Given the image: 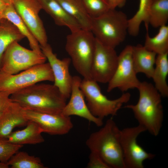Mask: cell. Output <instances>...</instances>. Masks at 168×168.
Here are the masks:
<instances>
[{
	"instance_id": "6da1fadb",
	"label": "cell",
	"mask_w": 168,
	"mask_h": 168,
	"mask_svg": "<svg viewBox=\"0 0 168 168\" xmlns=\"http://www.w3.org/2000/svg\"><path fill=\"white\" fill-rule=\"evenodd\" d=\"M10 98L23 109L52 114L61 113L67 100L54 84L38 83L12 94Z\"/></svg>"
},
{
	"instance_id": "7a4b0ae2",
	"label": "cell",
	"mask_w": 168,
	"mask_h": 168,
	"mask_svg": "<svg viewBox=\"0 0 168 168\" xmlns=\"http://www.w3.org/2000/svg\"><path fill=\"white\" fill-rule=\"evenodd\" d=\"M137 89L139 97L137 103L127 105L124 108L131 110L138 124L151 135L157 136L164 119L162 97L154 85L146 81L140 82Z\"/></svg>"
},
{
	"instance_id": "3957f363",
	"label": "cell",
	"mask_w": 168,
	"mask_h": 168,
	"mask_svg": "<svg viewBox=\"0 0 168 168\" xmlns=\"http://www.w3.org/2000/svg\"><path fill=\"white\" fill-rule=\"evenodd\" d=\"M120 129L113 119H108L86 142L91 152L97 154L110 168H125L119 139Z\"/></svg>"
},
{
	"instance_id": "277c9868",
	"label": "cell",
	"mask_w": 168,
	"mask_h": 168,
	"mask_svg": "<svg viewBox=\"0 0 168 168\" xmlns=\"http://www.w3.org/2000/svg\"><path fill=\"white\" fill-rule=\"evenodd\" d=\"M128 20L123 12L109 9L100 16L92 17L91 31L101 43L115 48L126 38Z\"/></svg>"
},
{
	"instance_id": "5b68a950",
	"label": "cell",
	"mask_w": 168,
	"mask_h": 168,
	"mask_svg": "<svg viewBox=\"0 0 168 168\" xmlns=\"http://www.w3.org/2000/svg\"><path fill=\"white\" fill-rule=\"evenodd\" d=\"M96 41V38L91 31L82 29L71 32L67 36L66 50L75 68L83 78L92 79L91 68Z\"/></svg>"
},
{
	"instance_id": "8992f818",
	"label": "cell",
	"mask_w": 168,
	"mask_h": 168,
	"mask_svg": "<svg viewBox=\"0 0 168 168\" xmlns=\"http://www.w3.org/2000/svg\"><path fill=\"white\" fill-rule=\"evenodd\" d=\"M80 86L90 111L102 120L108 116L117 115L123 105L128 102L131 97L130 93L126 92L117 99H109L102 93L97 82L92 79L83 78Z\"/></svg>"
},
{
	"instance_id": "52a82bcc",
	"label": "cell",
	"mask_w": 168,
	"mask_h": 168,
	"mask_svg": "<svg viewBox=\"0 0 168 168\" xmlns=\"http://www.w3.org/2000/svg\"><path fill=\"white\" fill-rule=\"evenodd\" d=\"M43 81H54L52 71L49 63L35 65L14 74L0 70V91L7 92L10 95Z\"/></svg>"
},
{
	"instance_id": "ba28073f",
	"label": "cell",
	"mask_w": 168,
	"mask_h": 168,
	"mask_svg": "<svg viewBox=\"0 0 168 168\" xmlns=\"http://www.w3.org/2000/svg\"><path fill=\"white\" fill-rule=\"evenodd\" d=\"M47 58L32 50L26 49L15 41L7 47L2 56L0 70L11 74L45 63Z\"/></svg>"
},
{
	"instance_id": "9c48e42d",
	"label": "cell",
	"mask_w": 168,
	"mask_h": 168,
	"mask_svg": "<svg viewBox=\"0 0 168 168\" xmlns=\"http://www.w3.org/2000/svg\"><path fill=\"white\" fill-rule=\"evenodd\" d=\"M146 131L145 128L139 124L120 130L119 139L125 168H143L145 160L155 157V154L147 152L137 143L138 136Z\"/></svg>"
},
{
	"instance_id": "30bf717a",
	"label": "cell",
	"mask_w": 168,
	"mask_h": 168,
	"mask_svg": "<svg viewBox=\"0 0 168 168\" xmlns=\"http://www.w3.org/2000/svg\"><path fill=\"white\" fill-rule=\"evenodd\" d=\"M132 46L127 45L118 55L117 66L112 77L108 83L107 91L118 88L123 92L138 88L141 82L137 77L134 68Z\"/></svg>"
},
{
	"instance_id": "8fae6325",
	"label": "cell",
	"mask_w": 168,
	"mask_h": 168,
	"mask_svg": "<svg viewBox=\"0 0 168 168\" xmlns=\"http://www.w3.org/2000/svg\"><path fill=\"white\" fill-rule=\"evenodd\" d=\"M96 47L91 68V79L97 82L108 83L116 70L118 55L114 48L96 39Z\"/></svg>"
},
{
	"instance_id": "7c38bea8",
	"label": "cell",
	"mask_w": 168,
	"mask_h": 168,
	"mask_svg": "<svg viewBox=\"0 0 168 168\" xmlns=\"http://www.w3.org/2000/svg\"><path fill=\"white\" fill-rule=\"evenodd\" d=\"M16 11L36 39L40 46L47 43V37L39 14L42 9L37 0H12Z\"/></svg>"
},
{
	"instance_id": "4fadbf2b",
	"label": "cell",
	"mask_w": 168,
	"mask_h": 168,
	"mask_svg": "<svg viewBox=\"0 0 168 168\" xmlns=\"http://www.w3.org/2000/svg\"><path fill=\"white\" fill-rule=\"evenodd\" d=\"M24 114L28 120L35 122L42 133L52 135H62L68 133L73 124L70 116L62 112L52 114L24 109Z\"/></svg>"
},
{
	"instance_id": "5bb4252c",
	"label": "cell",
	"mask_w": 168,
	"mask_h": 168,
	"mask_svg": "<svg viewBox=\"0 0 168 168\" xmlns=\"http://www.w3.org/2000/svg\"><path fill=\"white\" fill-rule=\"evenodd\" d=\"M40 47L48 60L52 71L54 78V85L67 100L71 95L72 82V77L69 71L71 61L70 58H66L62 60L58 58L48 44L43 46H40Z\"/></svg>"
},
{
	"instance_id": "9a60e30c",
	"label": "cell",
	"mask_w": 168,
	"mask_h": 168,
	"mask_svg": "<svg viewBox=\"0 0 168 168\" xmlns=\"http://www.w3.org/2000/svg\"><path fill=\"white\" fill-rule=\"evenodd\" d=\"M82 80L78 76L72 77L70 100L66 103L62 113L69 116H78L93 122L98 127H101L103 124V120L91 114L85 102L84 96L80 86Z\"/></svg>"
},
{
	"instance_id": "2e32d148",
	"label": "cell",
	"mask_w": 168,
	"mask_h": 168,
	"mask_svg": "<svg viewBox=\"0 0 168 168\" xmlns=\"http://www.w3.org/2000/svg\"><path fill=\"white\" fill-rule=\"evenodd\" d=\"M28 121L24 109L12 101L0 117V139H6L15 128L26 126Z\"/></svg>"
},
{
	"instance_id": "e0dca14e",
	"label": "cell",
	"mask_w": 168,
	"mask_h": 168,
	"mask_svg": "<svg viewBox=\"0 0 168 168\" xmlns=\"http://www.w3.org/2000/svg\"><path fill=\"white\" fill-rule=\"evenodd\" d=\"M37 0L42 9L52 18L57 25L67 27L71 32L81 29L77 22L68 14L56 0Z\"/></svg>"
},
{
	"instance_id": "ac0fdd59",
	"label": "cell",
	"mask_w": 168,
	"mask_h": 168,
	"mask_svg": "<svg viewBox=\"0 0 168 168\" xmlns=\"http://www.w3.org/2000/svg\"><path fill=\"white\" fill-rule=\"evenodd\" d=\"M133 64L137 73H142L148 78H152L157 54L147 49L144 45L132 46Z\"/></svg>"
},
{
	"instance_id": "d6986e66",
	"label": "cell",
	"mask_w": 168,
	"mask_h": 168,
	"mask_svg": "<svg viewBox=\"0 0 168 168\" xmlns=\"http://www.w3.org/2000/svg\"><path fill=\"white\" fill-rule=\"evenodd\" d=\"M24 129L12 132L6 140L14 144H36L44 142L42 132L38 125L34 121L29 120Z\"/></svg>"
},
{
	"instance_id": "ffe728a7",
	"label": "cell",
	"mask_w": 168,
	"mask_h": 168,
	"mask_svg": "<svg viewBox=\"0 0 168 168\" xmlns=\"http://www.w3.org/2000/svg\"><path fill=\"white\" fill-rule=\"evenodd\" d=\"M65 10L79 24L81 29L90 30L92 17L80 0H56Z\"/></svg>"
},
{
	"instance_id": "44dd1931",
	"label": "cell",
	"mask_w": 168,
	"mask_h": 168,
	"mask_svg": "<svg viewBox=\"0 0 168 168\" xmlns=\"http://www.w3.org/2000/svg\"><path fill=\"white\" fill-rule=\"evenodd\" d=\"M2 14L12 22L19 31L26 37L31 49L40 54H44L38 41L19 16L12 3L8 4Z\"/></svg>"
},
{
	"instance_id": "7402d4cb",
	"label": "cell",
	"mask_w": 168,
	"mask_h": 168,
	"mask_svg": "<svg viewBox=\"0 0 168 168\" xmlns=\"http://www.w3.org/2000/svg\"><path fill=\"white\" fill-rule=\"evenodd\" d=\"M168 52L157 55L152 78L154 87L162 97L168 96L166 78L168 74Z\"/></svg>"
},
{
	"instance_id": "603a6c76",
	"label": "cell",
	"mask_w": 168,
	"mask_h": 168,
	"mask_svg": "<svg viewBox=\"0 0 168 168\" xmlns=\"http://www.w3.org/2000/svg\"><path fill=\"white\" fill-rule=\"evenodd\" d=\"M25 38L16 27L5 18L0 19V68L2 56L11 43Z\"/></svg>"
},
{
	"instance_id": "cb8c5ba5",
	"label": "cell",
	"mask_w": 168,
	"mask_h": 168,
	"mask_svg": "<svg viewBox=\"0 0 168 168\" xmlns=\"http://www.w3.org/2000/svg\"><path fill=\"white\" fill-rule=\"evenodd\" d=\"M152 0H139V7L135 14L128 20V32L131 35L136 36L139 33L140 27L142 22L146 30H148V17Z\"/></svg>"
},
{
	"instance_id": "d4e9b609",
	"label": "cell",
	"mask_w": 168,
	"mask_h": 168,
	"mask_svg": "<svg viewBox=\"0 0 168 168\" xmlns=\"http://www.w3.org/2000/svg\"><path fill=\"white\" fill-rule=\"evenodd\" d=\"M168 21V0H152L148 22L154 28L166 25Z\"/></svg>"
},
{
	"instance_id": "484cf974",
	"label": "cell",
	"mask_w": 168,
	"mask_h": 168,
	"mask_svg": "<svg viewBox=\"0 0 168 168\" xmlns=\"http://www.w3.org/2000/svg\"><path fill=\"white\" fill-rule=\"evenodd\" d=\"M158 33L151 37L147 31L144 46L157 55L168 52V26L166 25L159 27Z\"/></svg>"
},
{
	"instance_id": "4316f807",
	"label": "cell",
	"mask_w": 168,
	"mask_h": 168,
	"mask_svg": "<svg viewBox=\"0 0 168 168\" xmlns=\"http://www.w3.org/2000/svg\"><path fill=\"white\" fill-rule=\"evenodd\" d=\"M7 164L12 168H46L38 157L18 151L9 159Z\"/></svg>"
},
{
	"instance_id": "83f0119b",
	"label": "cell",
	"mask_w": 168,
	"mask_h": 168,
	"mask_svg": "<svg viewBox=\"0 0 168 168\" xmlns=\"http://www.w3.org/2000/svg\"><path fill=\"white\" fill-rule=\"evenodd\" d=\"M91 17L104 13L109 9L106 0H80Z\"/></svg>"
},
{
	"instance_id": "f1b7e54d",
	"label": "cell",
	"mask_w": 168,
	"mask_h": 168,
	"mask_svg": "<svg viewBox=\"0 0 168 168\" xmlns=\"http://www.w3.org/2000/svg\"><path fill=\"white\" fill-rule=\"evenodd\" d=\"M23 145L13 144L5 139H0V161L7 163Z\"/></svg>"
},
{
	"instance_id": "f546056e",
	"label": "cell",
	"mask_w": 168,
	"mask_h": 168,
	"mask_svg": "<svg viewBox=\"0 0 168 168\" xmlns=\"http://www.w3.org/2000/svg\"><path fill=\"white\" fill-rule=\"evenodd\" d=\"M87 167L88 168H110L99 155L91 152L89 156V161Z\"/></svg>"
},
{
	"instance_id": "4dcf8cb0",
	"label": "cell",
	"mask_w": 168,
	"mask_h": 168,
	"mask_svg": "<svg viewBox=\"0 0 168 168\" xmlns=\"http://www.w3.org/2000/svg\"><path fill=\"white\" fill-rule=\"evenodd\" d=\"M10 96L7 93L0 91V112L4 110L12 102Z\"/></svg>"
},
{
	"instance_id": "1f68e13d",
	"label": "cell",
	"mask_w": 168,
	"mask_h": 168,
	"mask_svg": "<svg viewBox=\"0 0 168 168\" xmlns=\"http://www.w3.org/2000/svg\"><path fill=\"white\" fill-rule=\"evenodd\" d=\"M110 9H114L116 7H122L126 2V0H106Z\"/></svg>"
},
{
	"instance_id": "d6a6232c",
	"label": "cell",
	"mask_w": 168,
	"mask_h": 168,
	"mask_svg": "<svg viewBox=\"0 0 168 168\" xmlns=\"http://www.w3.org/2000/svg\"><path fill=\"white\" fill-rule=\"evenodd\" d=\"M7 3L3 0H0V14H2L7 5Z\"/></svg>"
},
{
	"instance_id": "836d02e7",
	"label": "cell",
	"mask_w": 168,
	"mask_h": 168,
	"mask_svg": "<svg viewBox=\"0 0 168 168\" xmlns=\"http://www.w3.org/2000/svg\"><path fill=\"white\" fill-rule=\"evenodd\" d=\"M9 166L7 163H4L0 161V168H8Z\"/></svg>"
},
{
	"instance_id": "e575fe53",
	"label": "cell",
	"mask_w": 168,
	"mask_h": 168,
	"mask_svg": "<svg viewBox=\"0 0 168 168\" xmlns=\"http://www.w3.org/2000/svg\"><path fill=\"white\" fill-rule=\"evenodd\" d=\"M5 2L7 3H11L12 0H3Z\"/></svg>"
},
{
	"instance_id": "d590c367",
	"label": "cell",
	"mask_w": 168,
	"mask_h": 168,
	"mask_svg": "<svg viewBox=\"0 0 168 168\" xmlns=\"http://www.w3.org/2000/svg\"><path fill=\"white\" fill-rule=\"evenodd\" d=\"M2 18H5V16L2 14H0V19Z\"/></svg>"
},
{
	"instance_id": "8d00e7d4",
	"label": "cell",
	"mask_w": 168,
	"mask_h": 168,
	"mask_svg": "<svg viewBox=\"0 0 168 168\" xmlns=\"http://www.w3.org/2000/svg\"><path fill=\"white\" fill-rule=\"evenodd\" d=\"M2 112H0V117L2 114Z\"/></svg>"
}]
</instances>
